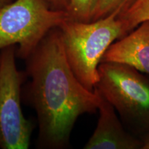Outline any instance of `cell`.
I'll list each match as a JSON object with an SVG mask.
<instances>
[{
    "instance_id": "cell-11",
    "label": "cell",
    "mask_w": 149,
    "mask_h": 149,
    "mask_svg": "<svg viewBox=\"0 0 149 149\" xmlns=\"http://www.w3.org/2000/svg\"><path fill=\"white\" fill-rule=\"evenodd\" d=\"M55 8L59 9V10H64L68 12V0H50Z\"/></svg>"
},
{
    "instance_id": "cell-10",
    "label": "cell",
    "mask_w": 149,
    "mask_h": 149,
    "mask_svg": "<svg viewBox=\"0 0 149 149\" xmlns=\"http://www.w3.org/2000/svg\"><path fill=\"white\" fill-rule=\"evenodd\" d=\"M127 0H98L93 21L105 17L120 8Z\"/></svg>"
},
{
    "instance_id": "cell-1",
    "label": "cell",
    "mask_w": 149,
    "mask_h": 149,
    "mask_svg": "<svg viewBox=\"0 0 149 149\" xmlns=\"http://www.w3.org/2000/svg\"><path fill=\"white\" fill-rule=\"evenodd\" d=\"M31 77L30 97L40 127L43 146L63 148L78 117L98 110L101 95L77 79L67 60L58 28L48 33L26 59Z\"/></svg>"
},
{
    "instance_id": "cell-7",
    "label": "cell",
    "mask_w": 149,
    "mask_h": 149,
    "mask_svg": "<svg viewBox=\"0 0 149 149\" xmlns=\"http://www.w3.org/2000/svg\"><path fill=\"white\" fill-rule=\"evenodd\" d=\"M128 65L149 75V21L115 41L104 54L102 62Z\"/></svg>"
},
{
    "instance_id": "cell-5",
    "label": "cell",
    "mask_w": 149,
    "mask_h": 149,
    "mask_svg": "<svg viewBox=\"0 0 149 149\" xmlns=\"http://www.w3.org/2000/svg\"><path fill=\"white\" fill-rule=\"evenodd\" d=\"M15 46L0 51V148L27 149L32 123L24 116L21 107L23 74L17 68Z\"/></svg>"
},
{
    "instance_id": "cell-8",
    "label": "cell",
    "mask_w": 149,
    "mask_h": 149,
    "mask_svg": "<svg viewBox=\"0 0 149 149\" xmlns=\"http://www.w3.org/2000/svg\"><path fill=\"white\" fill-rule=\"evenodd\" d=\"M117 18L126 35L139 24L149 21V0H127L121 8Z\"/></svg>"
},
{
    "instance_id": "cell-9",
    "label": "cell",
    "mask_w": 149,
    "mask_h": 149,
    "mask_svg": "<svg viewBox=\"0 0 149 149\" xmlns=\"http://www.w3.org/2000/svg\"><path fill=\"white\" fill-rule=\"evenodd\" d=\"M98 0H68V13L71 19L89 22L93 21Z\"/></svg>"
},
{
    "instance_id": "cell-12",
    "label": "cell",
    "mask_w": 149,
    "mask_h": 149,
    "mask_svg": "<svg viewBox=\"0 0 149 149\" xmlns=\"http://www.w3.org/2000/svg\"><path fill=\"white\" fill-rule=\"evenodd\" d=\"M141 141H142V148L141 149H149V134L141 138Z\"/></svg>"
},
{
    "instance_id": "cell-13",
    "label": "cell",
    "mask_w": 149,
    "mask_h": 149,
    "mask_svg": "<svg viewBox=\"0 0 149 149\" xmlns=\"http://www.w3.org/2000/svg\"><path fill=\"white\" fill-rule=\"evenodd\" d=\"M11 1H13V0H0V9L4 6L10 3Z\"/></svg>"
},
{
    "instance_id": "cell-6",
    "label": "cell",
    "mask_w": 149,
    "mask_h": 149,
    "mask_svg": "<svg viewBox=\"0 0 149 149\" xmlns=\"http://www.w3.org/2000/svg\"><path fill=\"white\" fill-rule=\"evenodd\" d=\"M100 92V91H99ZM101 95L97 126L85 149H141L142 141L121 122L117 111Z\"/></svg>"
},
{
    "instance_id": "cell-2",
    "label": "cell",
    "mask_w": 149,
    "mask_h": 149,
    "mask_svg": "<svg viewBox=\"0 0 149 149\" xmlns=\"http://www.w3.org/2000/svg\"><path fill=\"white\" fill-rule=\"evenodd\" d=\"M120 7L113 13L95 21L69 19L59 30L67 60L77 79L93 91L99 80V66L104 54L115 41L124 37L117 15Z\"/></svg>"
},
{
    "instance_id": "cell-3",
    "label": "cell",
    "mask_w": 149,
    "mask_h": 149,
    "mask_svg": "<svg viewBox=\"0 0 149 149\" xmlns=\"http://www.w3.org/2000/svg\"><path fill=\"white\" fill-rule=\"evenodd\" d=\"M95 88L139 139L149 134V75L128 65L101 62Z\"/></svg>"
},
{
    "instance_id": "cell-4",
    "label": "cell",
    "mask_w": 149,
    "mask_h": 149,
    "mask_svg": "<svg viewBox=\"0 0 149 149\" xmlns=\"http://www.w3.org/2000/svg\"><path fill=\"white\" fill-rule=\"evenodd\" d=\"M70 19L50 0H15L0 9V51L17 46L16 55L26 59L52 30Z\"/></svg>"
}]
</instances>
